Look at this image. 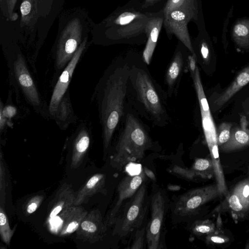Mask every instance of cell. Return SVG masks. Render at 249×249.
Segmentation results:
<instances>
[{
    "instance_id": "cell-1",
    "label": "cell",
    "mask_w": 249,
    "mask_h": 249,
    "mask_svg": "<svg viewBox=\"0 0 249 249\" xmlns=\"http://www.w3.org/2000/svg\"><path fill=\"white\" fill-rule=\"evenodd\" d=\"M131 69L130 59L111 63L99 81L93 97L97 101L104 146L107 149L122 117Z\"/></svg>"
},
{
    "instance_id": "cell-2",
    "label": "cell",
    "mask_w": 249,
    "mask_h": 249,
    "mask_svg": "<svg viewBox=\"0 0 249 249\" xmlns=\"http://www.w3.org/2000/svg\"><path fill=\"white\" fill-rule=\"evenodd\" d=\"M131 69L126 97L139 114L156 126L169 123L165 106L167 96L151 76L147 64L139 59H130Z\"/></svg>"
},
{
    "instance_id": "cell-3",
    "label": "cell",
    "mask_w": 249,
    "mask_h": 249,
    "mask_svg": "<svg viewBox=\"0 0 249 249\" xmlns=\"http://www.w3.org/2000/svg\"><path fill=\"white\" fill-rule=\"evenodd\" d=\"M152 141L145 126L133 113L127 112L123 131L111 159L113 167L121 170L126 164L140 161Z\"/></svg>"
},
{
    "instance_id": "cell-4",
    "label": "cell",
    "mask_w": 249,
    "mask_h": 249,
    "mask_svg": "<svg viewBox=\"0 0 249 249\" xmlns=\"http://www.w3.org/2000/svg\"><path fill=\"white\" fill-rule=\"evenodd\" d=\"M147 198L146 186L143 182L116 217L114 234L123 238L141 226L147 210Z\"/></svg>"
},
{
    "instance_id": "cell-5",
    "label": "cell",
    "mask_w": 249,
    "mask_h": 249,
    "mask_svg": "<svg viewBox=\"0 0 249 249\" xmlns=\"http://www.w3.org/2000/svg\"><path fill=\"white\" fill-rule=\"evenodd\" d=\"M219 196L221 195L216 183L189 190L178 199L174 213L180 216L192 215Z\"/></svg>"
},
{
    "instance_id": "cell-6",
    "label": "cell",
    "mask_w": 249,
    "mask_h": 249,
    "mask_svg": "<svg viewBox=\"0 0 249 249\" xmlns=\"http://www.w3.org/2000/svg\"><path fill=\"white\" fill-rule=\"evenodd\" d=\"M82 26L79 19L70 21L63 31L57 46L55 64L63 68L73 57L81 43Z\"/></svg>"
},
{
    "instance_id": "cell-7",
    "label": "cell",
    "mask_w": 249,
    "mask_h": 249,
    "mask_svg": "<svg viewBox=\"0 0 249 249\" xmlns=\"http://www.w3.org/2000/svg\"><path fill=\"white\" fill-rule=\"evenodd\" d=\"M194 13L184 9H177L164 16V25L168 34H174L191 54L195 53L188 30L187 24L192 19L197 20Z\"/></svg>"
},
{
    "instance_id": "cell-8",
    "label": "cell",
    "mask_w": 249,
    "mask_h": 249,
    "mask_svg": "<svg viewBox=\"0 0 249 249\" xmlns=\"http://www.w3.org/2000/svg\"><path fill=\"white\" fill-rule=\"evenodd\" d=\"M165 201L162 193L157 191L151 198V214L146 228L145 237L149 249H159L162 225L165 212Z\"/></svg>"
},
{
    "instance_id": "cell-9",
    "label": "cell",
    "mask_w": 249,
    "mask_h": 249,
    "mask_svg": "<svg viewBox=\"0 0 249 249\" xmlns=\"http://www.w3.org/2000/svg\"><path fill=\"white\" fill-rule=\"evenodd\" d=\"M192 78L199 106L202 126L207 144L217 142L216 129L201 80L199 70L189 71Z\"/></svg>"
},
{
    "instance_id": "cell-10",
    "label": "cell",
    "mask_w": 249,
    "mask_h": 249,
    "mask_svg": "<svg viewBox=\"0 0 249 249\" xmlns=\"http://www.w3.org/2000/svg\"><path fill=\"white\" fill-rule=\"evenodd\" d=\"M87 37L80 44L73 57L69 62L61 74L53 89L49 106V111L53 117L61 99L67 91L75 67L85 48Z\"/></svg>"
},
{
    "instance_id": "cell-11",
    "label": "cell",
    "mask_w": 249,
    "mask_h": 249,
    "mask_svg": "<svg viewBox=\"0 0 249 249\" xmlns=\"http://www.w3.org/2000/svg\"><path fill=\"white\" fill-rule=\"evenodd\" d=\"M13 66L16 77L26 99L34 107L39 108L41 104L40 96L21 54H18Z\"/></svg>"
},
{
    "instance_id": "cell-12",
    "label": "cell",
    "mask_w": 249,
    "mask_h": 249,
    "mask_svg": "<svg viewBox=\"0 0 249 249\" xmlns=\"http://www.w3.org/2000/svg\"><path fill=\"white\" fill-rule=\"evenodd\" d=\"M145 175L142 169L139 174L125 176L121 181L117 189V199L111 209L108 220L109 225L114 223L115 218L126 199L131 198L145 180Z\"/></svg>"
},
{
    "instance_id": "cell-13",
    "label": "cell",
    "mask_w": 249,
    "mask_h": 249,
    "mask_svg": "<svg viewBox=\"0 0 249 249\" xmlns=\"http://www.w3.org/2000/svg\"><path fill=\"white\" fill-rule=\"evenodd\" d=\"M187 57H185L180 50L174 53L166 70L165 75V91L167 97L176 94L182 74L187 69Z\"/></svg>"
},
{
    "instance_id": "cell-14",
    "label": "cell",
    "mask_w": 249,
    "mask_h": 249,
    "mask_svg": "<svg viewBox=\"0 0 249 249\" xmlns=\"http://www.w3.org/2000/svg\"><path fill=\"white\" fill-rule=\"evenodd\" d=\"M136 12H124L116 19L115 24L120 27L117 30V35L121 39L128 38L137 35L143 27H145L148 18Z\"/></svg>"
},
{
    "instance_id": "cell-15",
    "label": "cell",
    "mask_w": 249,
    "mask_h": 249,
    "mask_svg": "<svg viewBox=\"0 0 249 249\" xmlns=\"http://www.w3.org/2000/svg\"><path fill=\"white\" fill-rule=\"evenodd\" d=\"M172 171L176 175L189 180H193L197 177L211 178L214 175L213 165L211 158H197L189 168L175 165Z\"/></svg>"
},
{
    "instance_id": "cell-16",
    "label": "cell",
    "mask_w": 249,
    "mask_h": 249,
    "mask_svg": "<svg viewBox=\"0 0 249 249\" xmlns=\"http://www.w3.org/2000/svg\"><path fill=\"white\" fill-rule=\"evenodd\" d=\"M249 83V65L243 69L235 77L230 85L218 94L212 104L213 111L223 107L236 93Z\"/></svg>"
},
{
    "instance_id": "cell-17",
    "label": "cell",
    "mask_w": 249,
    "mask_h": 249,
    "mask_svg": "<svg viewBox=\"0 0 249 249\" xmlns=\"http://www.w3.org/2000/svg\"><path fill=\"white\" fill-rule=\"evenodd\" d=\"M163 20L160 17H152L147 19L145 28L148 39L142 55L147 65L150 63Z\"/></svg>"
},
{
    "instance_id": "cell-18",
    "label": "cell",
    "mask_w": 249,
    "mask_h": 249,
    "mask_svg": "<svg viewBox=\"0 0 249 249\" xmlns=\"http://www.w3.org/2000/svg\"><path fill=\"white\" fill-rule=\"evenodd\" d=\"M53 118L62 130L67 128L76 119L68 90L59 102Z\"/></svg>"
},
{
    "instance_id": "cell-19",
    "label": "cell",
    "mask_w": 249,
    "mask_h": 249,
    "mask_svg": "<svg viewBox=\"0 0 249 249\" xmlns=\"http://www.w3.org/2000/svg\"><path fill=\"white\" fill-rule=\"evenodd\" d=\"M73 142L72 162L77 164L86 153L90 143L89 133L85 123L81 124L77 128Z\"/></svg>"
},
{
    "instance_id": "cell-20",
    "label": "cell",
    "mask_w": 249,
    "mask_h": 249,
    "mask_svg": "<svg viewBox=\"0 0 249 249\" xmlns=\"http://www.w3.org/2000/svg\"><path fill=\"white\" fill-rule=\"evenodd\" d=\"M63 222L60 230L61 235L70 234L77 230L86 216V213L80 208L70 207L63 212Z\"/></svg>"
},
{
    "instance_id": "cell-21",
    "label": "cell",
    "mask_w": 249,
    "mask_h": 249,
    "mask_svg": "<svg viewBox=\"0 0 249 249\" xmlns=\"http://www.w3.org/2000/svg\"><path fill=\"white\" fill-rule=\"evenodd\" d=\"M249 145V129L235 127L231 130L228 141L220 146L223 152H231Z\"/></svg>"
},
{
    "instance_id": "cell-22",
    "label": "cell",
    "mask_w": 249,
    "mask_h": 249,
    "mask_svg": "<svg viewBox=\"0 0 249 249\" xmlns=\"http://www.w3.org/2000/svg\"><path fill=\"white\" fill-rule=\"evenodd\" d=\"M83 233L91 235V238L98 239L101 237L105 233L106 228L102 222V217L100 213L93 212L88 217L82 220L80 225Z\"/></svg>"
},
{
    "instance_id": "cell-23",
    "label": "cell",
    "mask_w": 249,
    "mask_h": 249,
    "mask_svg": "<svg viewBox=\"0 0 249 249\" xmlns=\"http://www.w3.org/2000/svg\"><path fill=\"white\" fill-rule=\"evenodd\" d=\"M105 183V175L97 174L92 176L75 197L74 205L83 203L86 199L100 191L104 187Z\"/></svg>"
},
{
    "instance_id": "cell-24",
    "label": "cell",
    "mask_w": 249,
    "mask_h": 249,
    "mask_svg": "<svg viewBox=\"0 0 249 249\" xmlns=\"http://www.w3.org/2000/svg\"><path fill=\"white\" fill-rule=\"evenodd\" d=\"M232 36L239 47H249V19L239 20L234 24L232 30Z\"/></svg>"
},
{
    "instance_id": "cell-25",
    "label": "cell",
    "mask_w": 249,
    "mask_h": 249,
    "mask_svg": "<svg viewBox=\"0 0 249 249\" xmlns=\"http://www.w3.org/2000/svg\"><path fill=\"white\" fill-rule=\"evenodd\" d=\"M177 9L187 10L198 16L196 0H168L163 10L164 16Z\"/></svg>"
},
{
    "instance_id": "cell-26",
    "label": "cell",
    "mask_w": 249,
    "mask_h": 249,
    "mask_svg": "<svg viewBox=\"0 0 249 249\" xmlns=\"http://www.w3.org/2000/svg\"><path fill=\"white\" fill-rule=\"evenodd\" d=\"M192 231L196 235H208L216 230L215 224L209 219L196 221L191 228Z\"/></svg>"
},
{
    "instance_id": "cell-27",
    "label": "cell",
    "mask_w": 249,
    "mask_h": 249,
    "mask_svg": "<svg viewBox=\"0 0 249 249\" xmlns=\"http://www.w3.org/2000/svg\"><path fill=\"white\" fill-rule=\"evenodd\" d=\"M238 196L246 211L249 210V178L239 182L232 190Z\"/></svg>"
},
{
    "instance_id": "cell-28",
    "label": "cell",
    "mask_w": 249,
    "mask_h": 249,
    "mask_svg": "<svg viewBox=\"0 0 249 249\" xmlns=\"http://www.w3.org/2000/svg\"><path fill=\"white\" fill-rule=\"evenodd\" d=\"M0 233L3 241L9 245L14 231L10 229L8 220L2 208L0 209Z\"/></svg>"
},
{
    "instance_id": "cell-29",
    "label": "cell",
    "mask_w": 249,
    "mask_h": 249,
    "mask_svg": "<svg viewBox=\"0 0 249 249\" xmlns=\"http://www.w3.org/2000/svg\"><path fill=\"white\" fill-rule=\"evenodd\" d=\"M227 201L232 214L242 216L247 212L236 194L232 191L227 196Z\"/></svg>"
},
{
    "instance_id": "cell-30",
    "label": "cell",
    "mask_w": 249,
    "mask_h": 249,
    "mask_svg": "<svg viewBox=\"0 0 249 249\" xmlns=\"http://www.w3.org/2000/svg\"><path fill=\"white\" fill-rule=\"evenodd\" d=\"M65 192L66 191H63L58 195V198H57V201L54 204V206L50 214V218H53L56 216L62 211V210H65L64 209V208L66 210L69 208L68 206H70V203L67 202H70V198L66 199V196H66V195H65Z\"/></svg>"
},
{
    "instance_id": "cell-31",
    "label": "cell",
    "mask_w": 249,
    "mask_h": 249,
    "mask_svg": "<svg viewBox=\"0 0 249 249\" xmlns=\"http://www.w3.org/2000/svg\"><path fill=\"white\" fill-rule=\"evenodd\" d=\"M232 124L229 123H221L216 130L217 142L220 146L227 142L230 139Z\"/></svg>"
},
{
    "instance_id": "cell-32",
    "label": "cell",
    "mask_w": 249,
    "mask_h": 249,
    "mask_svg": "<svg viewBox=\"0 0 249 249\" xmlns=\"http://www.w3.org/2000/svg\"><path fill=\"white\" fill-rule=\"evenodd\" d=\"M206 239L207 243L212 244H221L229 241L228 236L216 230L214 232L207 235Z\"/></svg>"
},
{
    "instance_id": "cell-33",
    "label": "cell",
    "mask_w": 249,
    "mask_h": 249,
    "mask_svg": "<svg viewBox=\"0 0 249 249\" xmlns=\"http://www.w3.org/2000/svg\"><path fill=\"white\" fill-rule=\"evenodd\" d=\"M145 228L138 230L135 233V239L130 248L131 249H142L144 244V235H145Z\"/></svg>"
},
{
    "instance_id": "cell-34",
    "label": "cell",
    "mask_w": 249,
    "mask_h": 249,
    "mask_svg": "<svg viewBox=\"0 0 249 249\" xmlns=\"http://www.w3.org/2000/svg\"><path fill=\"white\" fill-rule=\"evenodd\" d=\"M200 54L202 63L208 64L210 59V53L209 46L204 40L202 41L200 44Z\"/></svg>"
},
{
    "instance_id": "cell-35",
    "label": "cell",
    "mask_w": 249,
    "mask_h": 249,
    "mask_svg": "<svg viewBox=\"0 0 249 249\" xmlns=\"http://www.w3.org/2000/svg\"><path fill=\"white\" fill-rule=\"evenodd\" d=\"M32 10L31 0H24L20 6L22 20H25Z\"/></svg>"
},
{
    "instance_id": "cell-36",
    "label": "cell",
    "mask_w": 249,
    "mask_h": 249,
    "mask_svg": "<svg viewBox=\"0 0 249 249\" xmlns=\"http://www.w3.org/2000/svg\"><path fill=\"white\" fill-rule=\"evenodd\" d=\"M41 199H42V198H39V197L32 199L27 207V212L31 214L35 212L38 207L39 202H41Z\"/></svg>"
},
{
    "instance_id": "cell-37",
    "label": "cell",
    "mask_w": 249,
    "mask_h": 249,
    "mask_svg": "<svg viewBox=\"0 0 249 249\" xmlns=\"http://www.w3.org/2000/svg\"><path fill=\"white\" fill-rule=\"evenodd\" d=\"M2 112L6 119H11L16 115L17 110L14 107L8 105L3 107Z\"/></svg>"
},
{
    "instance_id": "cell-38",
    "label": "cell",
    "mask_w": 249,
    "mask_h": 249,
    "mask_svg": "<svg viewBox=\"0 0 249 249\" xmlns=\"http://www.w3.org/2000/svg\"><path fill=\"white\" fill-rule=\"evenodd\" d=\"M3 106L2 102H0V129L1 131L4 128L6 122V118L4 116L2 112Z\"/></svg>"
},
{
    "instance_id": "cell-39",
    "label": "cell",
    "mask_w": 249,
    "mask_h": 249,
    "mask_svg": "<svg viewBox=\"0 0 249 249\" xmlns=\"http://www.w3.org/2000/svg\"><path fill=\"white\" fill-rule=\"evenodd\" d=\"M17 0H6L8 7V12L10 17L12 16V13Z\"/></svg>"
},
{
    "instance_id": "cell-40",
    "label": "cell",
    "mask_w": 249,
    "mask_h": 249,
    "mask_svg": "<svg viewBox=\"0 0 249 249\" xmlns=\"http://www.w3.org/2000/svg\"><path fill=\"white\" fill-rule=\"evenodd\" d=\"M142 169L146 177L153 181H155L156 180V176L152 170L146 167H143Z\"/></svg>"
},
{
    "instance_id": "cell-41",
    "label": "cell",
    "mask_w": 249,
    "mask_h": 249,
    "mask_svg": "<svg viewBox=\"0 0 249 249\" xmlns=\"http://www.w3.org/2000/svg\"><path fill=\"white\" fill-rule=\"evenodd\" d=\"M241 128L243 129H247L248 124V122L247 121L246 118L244 116H242L240 119Z\"/></svg>"
},
{
    "instance_id": "cell-42",
    "label": "cell",
    "mask_w": 249,
    "mask_h": 249,
    "mask_svg": "<svg viewBox=\"0 0 249 249\" xmlns=\"http://www.w3.org/2000/svg\"><path fill=\"white\" fill-rule=\"evenodd\" d=\"M168 190L172 191H179L181 187L178 185L170 184L167 186Z\"/></svg>"
},
{
    "instance_id": "cell-43",
    "label": "cell",
    "mask_w": 249,
    "mask_h": 249,
    "mask_svg": "<svg viewBox=\"0 0 249 249\" xmlns=\"http://www.w3.org/2000/svg\"><path fill=\"white\" fill-rule=\"evenodd\" d=\"M158 0H145V1L148 3H153L155 1H157Z\"/></svg>"
}]
</instances>
